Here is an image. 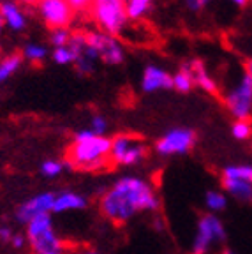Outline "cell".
<instances>
[{
	"label": "cell",
	"instance_id": "1",
	"mask_svg": "<svg viewBox=\"0 0 252 254\" xmlns=\"http://www.w3.org/2000/svg\"><path fill=\"white\" fill-rule=\"evenodd\" d=\"M161 201L148 180L126 175L103 190L99 198V212L115 226H124L139 212H157Z\"/></svg>",
	"mask_w": 252,
	"mask_h": 254
},
{
	"label": "cell",
	"instance_id": "2",
	"mask_svg": "<svg viewBox=\"0 0 252 254\" xmlns=\"http://www.w3.org/2000/svg\"><path fill=\"white\" fill-rule=\"evenodd\" d=\"M63 164L78 171H103L111 168V138L99 136L90 129L78 131L65 148Z\"/></svg>",
	"mask_w": 252,
	"mask_h": 254
},
{
	"label": "cell",
	"instance_id": "3",
	"mask_svg": "<svg viewBox=\"0 0 252 254\" xmlns=\"http://www.w3.org/2000/svg\"><path fill=\"white\" fill-rule=\"evenodd\" d=\"M92 18L103 28L108 36H117L124 30L127 23V5L124 0H92L90 7Z\"/></svg>",
	"mask_w": 252,
	"mask_h": 254
},
{
	"label": "cell",
	"instance_id": "4",
	"mask_svg": "<svg viewBox=\"0 0 252 254\" xmlns=\"http://www.w3.org/2000/svg\"><path fill=\"white\" fill-rule=\"evenodd\" d=\"M27 242L34 254H46L62 251V240L53 230L50 214H41L27 224Z\"/></svg>",
	"mask_w": 252,
	"mask_h": 254
},
{
	"label": "cell",
	"instance_id": "5",
	"mask_svg": "<svg viewBox=\"0 0 252 254\" xmlns=\"http://www.w3.org/2000/svg\"><path fill=\"white\" fill-rule=\"evenodd\" d=\"M148 157V147L141 136L117 134L111 138V164L113 166H136Z\"/></svg>",
	"mask_w": 252,
	"mask_h": 254
},
{
	"label": "cell",
	"instance_id": "6",
	"mask_svg": "<svg viewBox=\"0 0 252 254\" xmlns=\"http://www.w3.org/2000/svg\"><path fill=\"white\" fill-rule=\"evenodd\" d=\"M226 238H228V231L222 221L215 214L206 212L197 221V230L194 235L192 246H190V254H206L210 247L226 242Z\"/></svg>",
	"mask_w": 252,
	"mask_h": 254
},
{
	"label": "cell",
	"instance_id": "7",
	"mask_svg": "<svg viewBox=\"0 0 252 254\" xmlns=\"http://www.w3.org/2000/svg\"><path fill=\"white\" fill-rule=\"evenodd\" d=\"M224 104L237 120H251L252 117V81L247 74L240 83L224 95Z\"/></svg>",
	"mask_w": 252,
	"mask_h": 254
},
{
	"label": "cell",
	"instance_id": "8",
	"mask_svg": "<svg viewBox=\"0 0 252 254\" xmlns=\"http://www.w3.org/2000/svg\"><path fill=\"white\" fill-rule=\"evenodd\" d=\"M196 145V132L192 129H171L157 143L155 152L159 155H186Z\"/></svg>",
	"mask_w": 252,
	"mask_h": 254
},
{
	"label": "cell",
	"instance_id": "9",
	"mask_svg": "<svg viewBox=\"0 0 252 254\" xmlns=\"http://www.w3.org/2000/svg\"><path fill=\"white\" fill-rule=\"evenodd\" d=\"M37 7L44 23L52 30L67 28L74 20V7L67 0H39Z\"/></svg>",
	"mask_w": 252,
	"mask_h": 254
},
{
	"label": "cell",
	"instance_id": "10",
	"mask_svg": "<svg viewBox=\"0 0 252 254\" xmlns=\"http://www.w3.org/2000/svg\"><path fill=\"white\" fill-rule=\"evenodd\" d=\"M53 201H55V192H41V194L27 199L16 208V221L20 224H28L37 215L52 214Z\"/></svg>",
	"mask_w": 252,
	"mask_h": 254
},
{
	"label": "cell",
	"instance_id": "11",
	"mask_svg": "<svg viewBox=\"0 0 252 254\" xmlns=\"http://www.w3.org/2000/svg\"><path fill=\"white\" fill-rule=\"evenodd\" d=\"M88 206V199L74 190H60L55 192V201H53L52 212L53 214H65V212L85 210Z\"/></svg>",
	"mask_w": 252,
	"mask_h": 254
},
{
	"label": "cell",
	"instance_id": "12",
	"mask_svg": "<svg viewBox=\"0 0 252 254\" xmlns=\"http://www.w3.org/2000/svg\"><path fill=\"white\" fill-rule=\"evenodd\" d=\"M141 88L143 92H148V94L155 90H162V88H173V76L162 71L161 67L148 65L143 72Z\"/></svg>",
	"mask_w": 252,
	"mask_h": 254
},
{
	"label": "cell",
	"instance_id": "13",
	"mask_svg": "<svg viewBox=\"0 0 252 254\" xmlns=\"http://www.w3.org/2000/svg\"><path fill=\"white\" fill-rule=\"evenodd\" d=\"M0 16L4 18V23L7 25L11 30L20 32V30H23L25 25H27V20H25L21 9L18 7L14 2H11V0H5V2L0 4Z\"/></svg>",
	"mask_w": 252,
	"mask_h": 254
},
{
	"label": "cell",
	"instance_id": "14",
	"mask_svg": "<svg viewBox=\"0 0 252 254\" xmlns=\"http://www.w3.org/2000/svg\"><path fill=\"white\" fill-rule=\"evenodd\" d=\"M222 189L240 203H252V184L245 180L222 179Z\"/></svg>",
	"mask_w": 252,
	"mask_h": 254
},
{
	"label": "cell",
	"instance_id": "15",
	"mask_svg": "<svg viewBox=\"0 0 252 254\" xmlns=\"http://www.w3.org/2000/svg\"><path fill=\"white\" fill-rule=\"evenodd\" d=\"M189 65H190V74H192L194 85H197V87L203 88L208 94H217V83L213 81L212 76L206 72L205 64L201 62V60H192V62H189Z\"/></svg>",
	"mask_w": 252,
	"mask_h": 254
},
{
	"label": "cell",
	"instance_id": "16",
	"mask_svg": "<svg viewBox=\"0 0 252 254\" xmlns=\"http://www.w3.org/2000/svg\"><path fill=\"white\" fill-rule=\"evenodd\" d=\"M222 179L245 180L252 184V164H229L222 168Z\"/></svg>",
	"mask_w": 252,
	"mask_h": 254
},
{
	"label": "cell",
	"instance_id": "17",
	"mask_svg": "<svg viewBox=\"0 0 252 254\" xmlns=\"http://www.w3.org/2000/svg\"><path fill=\"white\" fill-rule=\"evenodd\" d=\"M21 62H23V53H11V55L5 57L0 62V83L11 78L21 67Z\"/></svg>",
	"mask_w": 252,
	"mask_h": 254
},
{
	"label": "cell",
	"instance_id": "18",
	"mask_svg": "<svg viewBox=\"0 0 252 254\" xmlns=\"http://www.w3.org/2000/svg\"><path fill=\"white\" fill-rule=\"evenodd\" d=\"M205 205L210 214L224 212L228 208V196L222 190H208L205 196Z\"/></svg>",
	"mask_w": 252,
	"mask_h": 254
},
{
	"label": "cell",
	"instance_id": "19",
	"mask_svg": "<svg viewBox=\"0 0 252 254\" xmlns=\"http://www.w3.org/2000/svg\"><path fill=\"white\" fill-rule=\"evenodd\" d=\"M194 87V79L190 74V65L189 62H186L182 65V69L173 76V88H177L178 92H190V88Z\"/></svg>",
	"mask_w": 252,
	"mask_h": 254
},
{
	"label": "cell",
	"instance_id": "20",
	"mask_svg": "<svg viewBox=\"0 0 252 254\" xmlns=\"http://www.w3.org/2000/svg\"><path fill=\"white\" fill-rule=\"evenodd\" d=\"M101 59L106 64H111V65H117L124 60V50L120 46V43L115 37H111L108 46L104 48V52L101 53Z\"/></svg>",
	"mask_w": 252,
	"mask_h": 254
},
{
	"label": "cell",
	"instance_id": "21",
	"mask_svg": "<svg viewBox=\"0 0 252 254\" xmlns=\"http://www.w3.org/2000/svg\"><path fill=\"white\" fill-rule=\"evenodd\" d=\"M152 0H127V18L132 21L141 20L145 12L148 11Z\"/></svg>",
	"mask_w": 252,
	"mask_h": 254
},
{
	"label": "cell",
	"instance_id": "22",
	"mask_svg": "<svg viewBox=\"0 0 252 254\" xmlns=\"http://www.w3.org/2000/svg\"><path fill=\"white\" fill-rule=\"evenodd\" d=\"M231 134L238 141H245L252 136V124L251 120H235L231 126Z\"/></svg>",
	"mask_w": 252,
	"mask_h": 254
},
{
	"label": "cell",
	"instance_id": "23",
	"mask_svg": "<svg viewBox=\"0 0 252 254\" xmlns=\"http://www.w3.org/2000/svg\"><path fill=\"white\" fill-rule=\"evenodd\" d=\"M46 53H48L46 48L41 46V44H34V43L27 44V46H25V50H23V57L30 60V62H34V64L43 62V60L46 59Z\"/></svg>",
	"mask_w": 252,
	"mask_h": 254
},
{
	"label": "cell",
	"instance_id": "24",
	"mask_svg": "<svg viewBox=\"0 0 252 254\" xmlns=\"http://www.w3.org/2000/svg\"><path fill=\"white\" fill-rule=\"evenodd\" d=\"M62 171H63V163H60V161L48 159V161H44V163L41 164V173H43L44 177H48V179H55Z\"/></svg>",
	"mask_w": 252,
	"mask_h": 254
},
{
	"label": "cell",
	"instance_id": "25",
	"mask_svg": "<svg viewBox=\"0 0 252 254\" xmlns=\"http://www.w3.org/2000/svg\"><path fill=\"white\" fill-rule=\"evenodd\" d=\"M53 60L60 65H65V64L76 62V55L69 46H60L53 50Z\"/></svg>",
	"mask_w": 252,
	"mask_h": 254
},
{
	"label": "cell",
	"instance_id": "26",
	"mask_svg": "<svg viewBox=\"0 0 252 254\" xmlns=\"http://www.w3.org/2000/svg\"><path fill=\"white\" fill-rule=\"evenodd\" d=\"M71 36L72 34L69 32V28H55V30H52L50 41H52V44H55V48L67 46L69 41H71Z\"/></svg>",
	"mask_w": 252,
	"mask_h": 254
},
{
	"label": "cell",
	"instance_id": "27",
	"mask_svg": "<svg viewBox=\"0 0 252 254\" xmlns=\"http://www.w3.org/2000/svg\"><path fill=\"white\" fill-rule=\"evenodd\" d=\"M90 126H92L90 131L95 132V134H99V136H104V132H106V129H108V122H106V119H104L103 115H94V117H92Z\"/></svg>",
	"mask_w": 252,
	"mask_h": 254
},
{
	"label": "cell",
	"instance_id": "28",
	"mask_svg": "<svg viewBox=\"0 0 252 254\" xmlns=\"http://www.w3.org/2000/svg\"><path fill=\"white\" fill-rule=\"evenodd\" d=\"M74 64H76V69H78L79 74H90V72L94 71V62L88 60L87 57L79 55Z\"/></svg>",
	"mask_w": 252,
	"mask_h": 254
},
{
	"label": "cell",
	"instance_id": "29",
	"mask_svg": "<svg viewBox=\"0 0 252 254\" xmlns=\"http://www.w3.org/2000/svg\"><path fill=\"white\" fill-rule=\"evenodd\" d=\"M186 2V5L190 9V11L197 12V11H203V9L208 5L210 0H184Z\"/></svg>",
	"mask_w": 252,
	"mask_h": 254
},
{
	"label": "cell",
	"instance_id": "30",
	"mask_svg": "<svg viewBox=\"0 0 252 254\" xmlns=\"http://www.w3.org/2000/svg\"><path fill=\"white\" fill-rule=\"evenodd\" d=\"M67 2L74 7V11H85V9H88L92 4V0H67Z\"/></svg>",
	"mask_w": 252,
	"mask_h": 254
},
{
	"label": "cell",
	"instance_id": "31",
	"mask_svg": "<svg viewBox=\"0 0 252 254\" xmlns=\"http://www.w3.org/2000/svg\"><path fill=\"white\" fill-rule=\"evenodd\" d=\"M12 237H14V231L9 226H0V240L2 242H11Z\"/></svg>",
	"mask_w": 252,
	"mask_h": 254
},
{
	"label": "cell",
	"instance_id": "32",
	"mask_svg": "<svg viewBox=\"0 0 252 254\" xmlns=\"http://www.w3.org/2000/svg\"><path fill=\"white\" fill-rule=\"evenodd\" d=\"M11 244H12V247H16V249H23V247L27 246L28 242H27V238H25L23 235L14 233V237H12Z\"/></svg>",
	"mask_w": 252,
	"mask_h": 254
},
{
	"label": "cell",
	"instance_id": "33",
	"mask_svg": "<svg viewBox=\"0 0 252 254\" xmlns=\"http://www.w3.org/2000/svg\"><path fill=\"white\" fill-rule=\"evenodd\" d=\"M245 74H247L252 81V59H249L247 62H245Z\"/></svg>",
	"mask_w": 252,
	"mask_h": 254
},
{
	"label": "cell",
	"instance_id": "34",
	"mask_svg": "<svg viewBox=\"0 0 252 254\" xmlns=\"http://www.w3.org/2000/svg\"><path fill=\"white\" fill-rule=\"evenodd\" d=\"M74 254H101L99 251H94V249H81V251H76Z\"/></svg>",
	"mask_w": 252,
	"mask_h": 254
},
{
	"label": "cell",
	"instance_id": "35",
	"mask_svg": "<svg viewBox=\"0 0 252 254\" xmlns=\"http://www.w3.org/2000/svg\"><path fill=\"white\" fill-rule=\"evenodd\" d=\"M233 4H237L238 7H244V5H247L249 4V0H231Z\"/></svg>",
	"mask_w": 252,
	"mask_h": 254
},
{
	"label": "cell",
	"instance_id": "36",
	"mask_svg": "<svg viewBox=\"0 0 252 254\" xmlns=\"http://www.w3.org/2000/svg\"><path fill=\"white\" fill-rule=\"evenodd\" d=\"M4 27H5V23H4V18L0 16V39H2V34H4Z\"/></svg>",
	"mask_w": 252,
	"mask_h": 254
},
{
	"label": "cell",
	"instance_id": "37",
	"mask_svg": "<svg viewBox=\"0 0 252 254\" xmlns=\"http://www.w3.org/2000/svg\"><path fill=\"white\" fill-rule=\"evenodd\" d=\"M221 254H238V253H235V251L229 249V247H224V249L221 251Z\"/></svg>",
	"mask_w": 252,
	"mask_h": 254
},
{
	"label": "cell",
	"instance_id": "38",
	"mask_svg": "<svg viewBox=\"0 0 252 254\" xmlns=\"http://www.w3.org/2000/svg\"><path fill=\"white\" fill-rule=\"evenodd\" d=\"M25 4H39V0H23Z\"/></svg>",
	"mask_w": 252,
	"mask_h": 254
},
{
	"label": "cell",
	"instance_id": "39",
	"mask_svg": "<svg viewBox=\"0 0 252 254\" xmlns=\"http://www.w3.org/2000/svg\"><path fill=\"white\" fill-rule=\"evenodd\" d=\"M46 254H62V251H53V253H46Z\"/></svg>",
	"mask_w": 252,
	"mask_h": 254
},
{
	"label": "cell",
	"instance_id": "40",
	"mask_svg": "<svg viewBox=\"0 0 252 254\" xmlns=\"http://www.w3.org/2000/svg\"><path fill=\"white\" fill-rule=\"evenodd\" d=\"M124 2H127V0H124Z\"/></svg>",
	"mask_w": 252,
	"mask_h": 254
}]
</instances>
